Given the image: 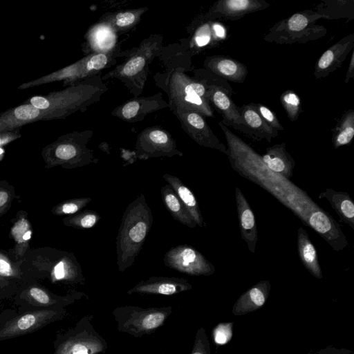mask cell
Masks as SVG:
<instances>
[{
    "mask_svg": "<svg viewBox=\"0 0 354 354\" xmlns=\"http://www.w3.org/2000/svg\"><path fill=\"white\" fill-rule=\"evenodd\" d=\"M218 125L225 135L227 156L234 170L270 192L307 225L309 214L322 207L290 180L269 169L261 156L227 127L221 122Z\"/></svg>",
    "mask_w": 354,
    "mask_h": 354,
    "instance_id": "6da1fadb",
    "label": "cell"
},
{
    "mask_svg": "<svg viewBox=\"0 0 354 354\" xmlns=\"http://www.w3.org/2000/svg\"><path fill=\"white\" fill-rule=\"evenodd\" d=\"M21 260V268L30 281L48 279L52 283H86L82 268L71 252L49 246L30 248Z\"/></svg>",
    "mask_w": 354,
    "mask_h": 354,
    "instance_id": "7a4b0ae2",
    "label": "cell"
},
{
    "mask_svg": "<svg viewBox=\"0 0 354 354\" xmlns=\"http://www.w3.org/2000/svg\"><path fill=\"white\" fill-rule=\"evenodd\" d=\"M153 214L140 194L123 212L116 237L117 266L124 272L135 262L153 225Z\"/></svg>",
    "mask_w": 354,
    "mask_h": 354,
    "instance_id": "3957f363",
    "label": "cell"
},
{
    "mask_svg": "<svg viewBox=\"0 0 354 354\" xmlns=\"http://www.w3.org/2000/svg\"><path fill=\"white\" fill-rule=\"evenodd\" d=\"M92 135L91 131L73 133L45 147L42 151L45 167L60 166L72 169L97 163L98 159L94 156L93 151L86 147Z\"/></svg>",
    "mask_w": 354,
    "mask_h": 354,
    "instance_id": "277c9868",
    "label": "cell"
},
{
    "mask_svg": "<svg viewBox=\"0 0 354 354\" xmlns=\"http://www.w3.org/2000/svg\"><path fill=\"white\" fill-rule=\"evenodd\" d=\"M172 313L171 306L144 308L131 305L116 307L112 311L117 329L136 338L155 333Z\"/></svg>",
    "mask_w": 354,
    "mask_h": 354,
    "instance_id": "5b68a950",
    "label": "cell"
},
{
    "mask_svg": "<svg viewBox=\"0 0 354 354\" xmlns=\"http://www.w3.org/2000/svg\"><path fill=\"white\" fill-rule=\"evenodd\" d=\"M92 314L82 317L73 327L58 335L54 354H101L108 349L106 339L95 329Z\"/></svg>",
    "mask_w": 354,
    "mask_h": 354,
    "instance_id": "8992f818",
    "label": "cell"
},
{
    "mask_svg": "<svg viewBox=\"0 0 354 354\" xmlns=\"http://www.w3.org/2000/svg\"><path fill=\"white\" fill-rule=\"evenodd\" d=\"M165 266L191 276H209L216 269L198 250L187 244L171 248L163 257Z\"/></svg>",
    "mask_w": 354,
    "mask_h": 354,
    "instance_id": "52a82bcc",
    "label": "cell"
},
{
    "mask_svg": "<svg viewBox=\"0 0 354 354\" xmlns=\"http://www.w3.org/2000/svg\"><path fill=\"white\" fill-rule=\"evenodd\" d=\"M158 39L152 41H147L142 44L133 55L116 67L113 71L106 74L102 80L108 78H118L124 83L136 84L139 81L142 86L145 84L147 75V68L149 63L158 53Z\"/></svg>",
    "mask_w": 354,
    "mask_h": 354,
    "instance_id": "ba28073f",
    "label": "cell"
},
{
    "mask_svg": "<svg viewBox=\"0 0 354 354\" xmlns=\"http://www.w3.org/2000/svg\"><path fill=\"white\" fill-rule=\"evenodd\" d=\"M65 314L63 308L25 313L14 317L0 328V341L32 333L52 322L62 319Z\"/></svg>",
    "mask_w": 354,
    "mask_h": 354,
    "instance_id": "9c48e42d",
    "label": "cell"
},
{
    "mask_svg": "<svg viewBox=\"0 0 354 354\" xmlns=\"http://www.w3.org/2000/svg\"><path fill=\"white\" fill-rule=\"evenodd\" d=\"M135 151L140 160L183 156L171 136L160 127H149L142 131L138 136Z\"/></svg>",
    "mask_w": 354,
    "mask_h": 354,
    "instance_id": "30bf717a",
    "label": "cell"
},
{
    "mask_svg": "<svg viewBox=\"0 0 354 354\" xmlns=\"http://www.w3.org/2000/svg\"><path fill=\"white\" fill-rule=\"evenodd\" d=\"M172 111L179 120L182 128L197 144L217 149L227 155L226 147L218 139L204 119L197 112L171 105Z\"/></svg>",
    "mask_w": 354,
    "mask_h": 354,
    "instance_id": "8fae6325",
    "label": "cell"
},
{
    "mask_svg": "<svg viewBox=\"0 0 354 354\" xmlns=\"http://www.w3.org/2000/svg\"><path fill=\"white\" fill-rule=\"evenodd\" d=\"M263 0H219L204 15L206 20L236 21L245 15L270 7Z\"/></svg>",
    "mask_w": 354,
    "mask_h": 354,
    "instance_id": "7c38bea8",
    "label": "cell"
},
{
    "mask_svg": "<svg viewBox=\"0 0 354 354\" xmlns=\"http://www.w3.org/2000/svg\"><path fill=\"white\" fill-rule=\"evenodd\" d=\"M35 282V281H29L19 290V297L34 306L63 308L86 296L84 292L80 291L64 296L56 295Z\"/></svg>",
    "mask_w": 354,
    "mask_h": 354,
    "instance_id": "4fadbf2b",
    "label": "cell"
},
{
    "mask_svg": "<svg viewBox=\"0 0 354 354\" xmlns=\"http://www.w3.org/2000/svg\"><path fill=\"white\" fill-rule=\"evenodd\" d=\"M307 226L317 232L335 251L342 250L348 245L339 225L322 208L309 214Z\"/></svg>",
    "mask_w": 354,
    "mask_h": 354,
    "instance_id": "5bb4252c",
    "label": "cell"
},
{
    "mask_svg": "<svg viewBox=\"0 0 354 354\" xmlns=\"http://www.w3.org/2000/svg\"><path fill=\"white\" fill-rule=\"evenodd\" d=\"M354 47V34L351 33L328 48L318 59L314 75L316 79L326 77L339 68Z\"/></svg>",
    "mask_w": 354,
    "mask_h": 354,
    "instance_id": "9a60e30c",
    "label": "cell"
},
{
    "mask_svg": "<svg viewBox=\"0 0 354 354\" xmlns=\"http://www.w3.org/2000/svg\"><path fill=\"white\" fill-rule=\"evenodd\" d=\"M192 288V284L186 279L154 276L139 281L127 292L128 295H172L189 290Z\"/></svg>",
    "mask_w": 354,
    "mask_h": 354,
    "instance_id": "2e32d148",
    "label": "cell"
},
{
    "mask_svg": "<svg viewBox=\"0 0 354 354\" xmlns=\"http://www.w3.org/2000/svg\"><path fill=\"white\" fill-rule=\"evenodd\" d=\"M161 93L148 97L132 99L115 109L112 114L122 120L135 122L142 120L147 115L167 107Z\"/></svg>",
    "mask_w": 354,
    "mask_h": 354,
    "instance_id": "e0dca14e",
    "label": "cell"
},
{
    "mask_svg": "<svg viewBox=\"0 0 354 354\" xmlns=\"http://www.w3.org/2000/svg\"><path fill=\"white\" fill-rule=\"evenodd\" d=\"M207 86L209 102L223 117L221 122L226 127H232L245 133L240 107L223 89L214 86Z\"/></svg>",
    "mask_w": 354,
    "mask_h": 354,
    "instance_id": "ac0fdd59",
    "label": "cell"
},
{
    "mask_svg": "<svg viewBox=\"0 0 354 354\" xmlns=\"http://www.w3.org/2000/svg\"><path fill=\"white\" fill-rule=\"evenodd\" d=\"M21 261L12 248L0 249V290L14 292L30 281L21 268Z\"/></svg>",
    "mask_w": 354,
    "mask_h": 354,
    "instance_id": "d6986e66",
    "label": "cell"
},
{
    "mask_svg": "<svg viewBox=\"0 0 354 354\" xmlns=\"http://www.w3.org/2000/svg\"><path fill=\"white\" fill-rule=\"evenodd\" d=\"M204 67L205 70L234 83H243L248 74L245 64L223 55L207 57L204 62Z\"/></svg>",
    "mask_w": 354,
    "mask_h": 354,
    "instance_id": "ffe728a7",
    "label": "cell"
},
{
    "mask_svg": "<svg viewBox=\"0 0 354 354\" xmlns=\"http://www.w3.org/2000/svg\"><path fill=\"white\" fill-rule=\"evenodd\" d=\"M235 198L241 237L252 253L255 252L258 240L255 216L241 189L236 187Z\"/></svg>",
    "mask_w": 354,
    "mask_h": 354,
    "instance_id": "44dd1931",
    "label": "cell"
},
{
    "mask_svg": "<svg viewBox=\"0 0 354 354\" xmlns=\"http://www.w3.org/2000/svg\"><path fill=\"white\" fill-rule=\"evenodd\" d=\"M245 127V134L254 140H266L270 142L278 135V131L270 127L259 113L255 104L251 103L240 107Z\"/></svg>",
    "mask_w": 354,
    "mask_h": 354,
    "instance_id": "7402d4cb",
    "label": "cell"
},
{
    "mask_svg": "<svg viewBox=\"0 0 354 354\" xmlns=\"http://www.w3.org/2000/svg\"><path fill=\"white\" fill-rule=\"evenodd\" d=\"M11 223L9 236L14 242L12 250L19 259H21L30 250V242L33 232L28 213L22 209L18 211Z\"/></svg>",
    "mask_w": 354,
    "mask_h": 354,
    "instance_id": "603a6c76",
    "label": "cell"
},
{
    "mask_svg": "<svg viewBox=\"0 0 354 354\" xmlns=\"http://www.w3.org/2000/svg\"><path fill=\"white\" fill-rule=\"evenodd\" d=\"M271 289L270 283L263 280L243 293L235 302L232 313L234 315H243L255 311L266 303Z\"/></svg>",
    "mask_w": 354,
    "mask_h": 354,
    "instance_id": "cb8c5ba5",
    "label": "cell"
},
{
    "mask_svg": "<svg viewBox=\"0 0 354 354\" xmlns=\"http://www.w3.org/2000/svg\"><path fill=\"white\" fill-rule=\"evenodd\" d=\"M167 93L169 99L196 95L208 100L207 86L177 71L169 77Z\"/></svg>",
    "mask_w": 354,
    "mask_h": 354,
    "instance_id": "d4e9b609",
    "label": "cell"
},
{
    "mask_svg": "<svg viewBox=\"0 0 354 354\" xmlns=\"http://www.w3.org/2000/svg\"><path fill=\"white\" fill-rule=\"evenodd\" d=\"M261 158L271 171L288 180L292 176L295 162L286 150L284 142L268 147Z\"/></svg>",
    "mask_w": 354,
    "mask_h": 354,
    "instance_id": "484cf974",
    "label": "cell"
},
{
    "mask_svg": "<svg viewBox=\"0 0 354 354\" xmlns=\"http://www.w3.org/2000/svg\"><path fill=\"white\" fill-rule=\"evenodd\" d=\"M319 19L320 16L313 10L301 11L277 22L268 32L287 35L301 32L313 26Z\"/></svg>",
    "mask_w": 354,
    "mask_h": 354,
    "instance_id": "4316f807",
    "label": "cell"
},
{
    "mask_svg": "<svg viewBox=\"0 0 354 354\" xmlns=\"http://www.w3.org/2000/svg\"><path fill=\"white\" fill-rule=\"evenodd\" d=\"M162 177L173 188L196 225L205 226L197 200L192 190L176 176L165 173Z\"/></svg>",
    "mask_w": 354,
    "mask_h": 354,
    "instance_id": "83f0119b",
    "label": "cell"
},
{
    "mask_svg": "<svg viewBox=\"0 0 354 354\" xmlns=\"http://www.w3.org/2000/svg\"><path fill=\"white\" fill-rule=\"evenodd\" d=\"M318 197L326 198L338 215L339 221L354 230V203L347 192L327 189Z\"/></svg>",
    "mask_w": 354,
    "mask_h": 354,
    "instance_id": "f1b7e54d",
    "label": "cell"
},
{
    "mask_svg": "<svg viewBox=\"0 0 354 354\" xmlns=\"http://www.w3.org/2000/svg\"><path fill=\"white\" fill-rule=\"evenodd\" d=\"M297 249L300 260L305 268L315 277L322 279L316 249L302 227L298 229Z\"/></svg>",
    "mask_w": 354,
    "mask_h": 354,
    "instance_id": "f546056e",
    "label": "cell"
},
{
    "mask_svg": "<svg viewBox=\"0 0 354 354\" xmlns=\"http://www.w3.org/2000/svg\"><path fill=\"white\" fill-rule=\"evenodd\" d=\"M160 193L163 204L174 219L190 228H194L196 226V223L169 185L162 186Z\"/></svg>",
    "mask_w": 354,
    "mask_h": 354,
    "instance_id": "4dcf8cb0",
    "label": "cell"
},
{
    "mask_svg": "<svg viewBox=\"0 0 354 354\" xmlns=\"http://www.w3.org/2000/svg\"><path fill=\"white\" fill-rule=\"evenodd\" d=\"M326 31L327 30L324 26L315 24L308 29L295 34L268 32L264 37V40L278 44H302L324 37L326 34Z\"/></svg>",
    "mask_w": 354,
    "mask_h": 354,
    "instance_id": "1f68e13d",
    "label": "cell"
},
{
    "mask_svg": "<svg viewBox=\"0 0 354 354\" xmlns=\"http://www.w3.org/2000/svg\"><path fill=\"white\" fill-rule=\"evenodd\" d=\"M321 19H334L354 17V1L353 0L323 1L314 10Z\"/></svg>",
    "mask_w": 354,
    "mask_h": 354,
    "instance_id": "d6a6232c",
    "label": "cell"
},
{
    "mask_svg": "<svg viewBox=\"0 0 354 354\" xmlns=\"http://www.w3.org/2000/svg\"><path fill=\"white\" fill-rule=\"evenodd\" d=\"M354 136V111L347 110L333 130L332 141L335 149L349 145Z\"/></svg>",
    "mask_w": 354,
    "mask_h": 354,
    "instance_id": "836d02e7",
    "label": "cell"
},
{
    "mask_svg": "<svg viewBox=\"0 0 354 354\" xmlns=\"http://www.w3.org/2000/svg\"><path fill=\"white\" fill-rule=\"evenodd\" d=\"M147 9L139 8L132 10H127L117 12L109 17L104 23L109 25L115 30H124L133 27L140 20L141 15L146 12Z\"/></svg>",
    "mask_w": 354,
    "mask_h": 354,
    "instance_id": "e575fe53",
    "label": "cell"
},
{
    "mask_svg": "<svg viewBox=\"0 0 354 354\" xmlns=\"http://www.w3.org/2000/svg\"><path fill=\"white\" fill-rule=\"evenodd\" d=\"M100 218L101 216L97 212L86 209L64 217L62 219V223L67 227L79 230H87L93 227Z\"/></svg>",
    "mask_w": 354,
    "mask_h": 354,
    "instance_id": "d590c367",
    "label": "cell"
},
{
    "mask_svg": "<svg viewBox=\"0 0 354 354\" xmlns=\"http://www.w3.org/2000/svg\"><path fill=\"white\" fill-rule=\"evenodd\" d=\"M109 25L104 23L93 30L90 40L97 47V53H107V49L113 46L115 37Z\"/></svg>",
    "mask_w": 354,
    "mask_h": 354,
    "instance_id": "8d00e7d4",
    "label": "cell"
},
{
    "mask_svg": "<svg viewBox=\"0 0 354 354\" xmlns=\"http://www.w3.org/2000/svg\"><path fill=\"white\" fill-rule=\"evenodd\" d=\"M91 200L89 196L65 200L55 205L50 212L55 216L73 215L80 212Z\"/></svg>",
    "mask_w": 354,
    "mask_h": 354,
    "instance_id": "74e56055",
    "label": "cell"
},
{
    "mask_svg": "<svg viewBox=\"0 0 354 354\" xmlns=\"http://www.w3.org/2000/svg\"><path fill=\"white\" fill-rule=\"evenodd\" d=\"M280 102L288 118L296 121L301 111L299 97L293 91L287 90L281 94Z\"/></svg>",
    "mask_w": 354,
    "mask_h": 354,
    "instance_id": "f35d334b",
    "label": "cell"
},
{
    "mask_svg": "<svg viewBox=\"0 0 354 354\" xmlns=\"http://www.w3.org/2000/svg\"><path fill=\"white\" fill-rule=\"evenodd\" d=\"M15 189L6 180H0V218L6 214L16 198Z\"/></svg>",
    "mask_w": 354,
    "mask_h": 354,
    "instance_id": "ab89813d",
    "label": "cell"
},
{
    "mask_svg": "<svg viewBox=\"0 0 354 354\" xmlns=\"http://www.w3.org/2000/svg\"><path fill=\"white\" fill-rule=\"evenodd\" d=\"M198 77L200 82H203L205 86H214L221 88L231 97L233 94V89L228 82L217 75L207 71L200 70L198 72Z\"/></svg>",
    "mask_w": 354,
    "mask_h": 354,
    "instance_id": "60d3db41",
    "label": "cell"
},
{
    "mask_svg": "<svg viewBox=\"0 0 354 354\" xmlns=\"http://www.w3.org/2000/svg\"><path fill=\"white\" fill-rule=\"evenodd\" d=\"M233 322L219 323L213 330V339L215 344L224 345L232 337Z\"/></svg>",
    "mask_w": 354,
    "mask_h": 354,
    "instance_id": "b9f144b4",
    "label": "cell"
},
{
    "mask_svg": "<svg viewBox=\"0 0 354 354\" xmlns=\"http://www.w3.org/2000/svg\"><path fill=\"white\" fill-rule=\"evenodd\" d=\"M189 354H211L209 339L203 327L198 329L192 349Z\"/></svg>",
    "mask_w": 354,
    "mask_h": 354,
    "instance_id": "7bdbcfd3",
    "label": "cell"
},
{
    "mask_svg": "<svg viewBox=\"0 0 354 354\" xmlns=\"http://www.w3.org/2000/svg\"><path fill=\"white\" fill-rule=\"evenodd\" d=\"M41 111L31 104H25L17 107L13 111V115L17 122H26L38 118L41 115Z\"/></svg>",
    "mask_w": 354,
    "mask_h": 354,
    "instance_id": "ee69618b",
    "label": "cell"
},
{
    "mask_svg": "<svg viewBox=\"0 0 354 354\" xmlns=\"http://www.w3.org/2000/svg\"><path fill=\"white\" fill-rule=\"evenodd\" d=\"M255 105L260 115L270 127L277 131L283 130V126L272 110L260 103Z\"/></svg>",
    "mask_w": 354,
    "mask_h": 354,
    "instance_id": "f6af8a7d",
    "label": "cell"
},
{
    "mask_svg": "<svg viewBox=\"0 0 354 354\" xmlns=\"http://www.w3.org/2000/svg\"><path fill=\"white\" fill-rule=\"evenodd\" d=\"M211 39L210 23H207L199 28L195 35L194 40L198 47L209 44Z\"/></svg>",
    "mask_w": 354,
    "mask_h": 354,
    "instance_id": "bcb514c9",
    "label": "cell"
},
{
    "mask_svg": "<svg viewBox=\"0 0 354 354\" xmlns=\"http://www.w3.org/2000/svg\"><path fill=\"white\" fill-rule=\"evenodd\" d=\"M354 76V53L352 50L348 68L345 77L344 82L347 84Z\"/></svg>",
    "mask_w": 354,
    "mask_h": 354,
    "instance_id": "7dc6e473",
    "label": "cell"
},
{
    "mask_svg": "<svg viewBox=\"0 0 354 354\" xmlns=\"http://www.w3.org/2000/svg\"><path fill=\"white\" fill-rule=\"evenodd\" d=\"M4 150L0 147V161L3 159V156H4Z\"/></svg>",
    "mask_w": 354,
    "mask_h": 354,
    "instance_id": "c3c4849f",
    "label": "cell"
}]
</instances>
